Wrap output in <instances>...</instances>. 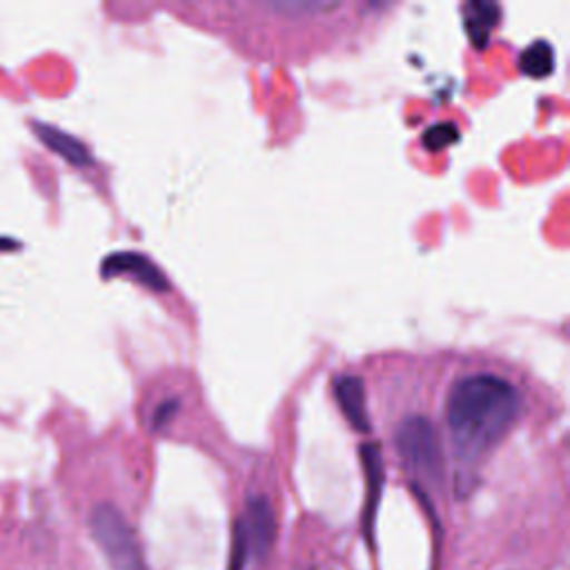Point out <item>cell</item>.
<instances>
[{"instance_id": "6da1fadb", "label": "cell", "mask_w": 570, "mask_h": 570, "mask_svg": "<svg viewBox=\"0 0 570 570\" xmlns=\"http://www.w3.org/2000/svg\"><path fill=\"white\" fill-rule=\"evenodd\" d=\"M523 407L517 383L497 372L459 376L445 396V425L461 459H479L512 428Z\"/></svg>"}, {"instance_id": "7a4b0ae2", "label": "cell", "mask_w": 570, "mask_h": 570, "mask_svg": "<svg viewBox=\"0 0 570 570\" xmlns=\"http://www.w3.org/2000/svg\"><path fill=\"white\" fill-rule=\"evenodd\" d=\"M396 454L407 474L425 488H439L443 481V452L441 439L423 414H412L401 421L394 432Z\"/></svg>"}, {"instance_id": "3957f363", "label": "cell", "mask_w": 570, "mask_h": 570, "mask_svg": "<svg viewBox=\"0 0 570 570\" xmlns=\"http://www.w3.org/2000/svg\"><path fill=\"white\" fill-rule=\"evenodd\" d=\"M89 528L111 570H149L138 539L118 508L109 503L96 505Z\"/></svg>"}, {"instance_id": "277c9868", "label": "cell", "mask_w": 570, "mask_h": 570, "mask_svg": "<svg viewBox=\"0 0 570 570\" xmlns=\"http://www.w3.org/2000/svg\"><path fill=\"white\" fill-rule=\"evenodd\" d=\"M234 532L240 537L247 557L265 561L276 534V519L269 501L265 497H252Z\"/></svg>"}, {"instance_id": "5b68a950", "label": "cell", "mask_w": 570, "mask_h": 570, "mask_svg": "<svg viewBox=\"0 0 570 570\" xmlns=\"http://www.w3.org/2000/svg\"><path fill=\"white\" fill-rule=\"evenodd\" d=\"M33 131L38 134V138H40L51 151H56L58 156H62V158L69 160L71 165H76V167H87V165L91 163V156H89L87 147H85L78 138L69 136L67 131H62V129H58V127H53V125H45V122H36V125H33Z\"/></svg>"}, {"instance_id": "8992f818", "label": "cell", "mask_w": 570, "mask_h": 570, "mask_svg": "<svg viewBox=\"0 0 570 570\" xmlns=\"http://www.w3.org/2000/svg\"><path fill=\"white\" fill-rule=\"evenodd\" d=\"M136 274L138 278H142L145 285L149 287H165L167 281L163 278V274L156 269V265H151L145 256L140 254H129V252H120V254H111L105 263H102V274L111 276V274Z\"/></svg>"}, {"instance_id": "52a82bcc", "label": "cell", "mask_w": 570, "mask_h": 570, "mask_svg": "<svg viewBox=\"0 0 570 570\" xmlns=\"http://www.w3.org/2000/svg\"><path fill=\"white\" fill-rule=\"evenodd\" d=\"M336 399L350 419V423L358 430H367L370 421L365 414V399H363V385L356 376H338L336 379Z\"/></svg>"}, {"instance_id": "ba28073f", "label": "cell", "mask_w": 570, "mask_h": 570, "mask_svg": "<svg viewBox=\"0 0 570 570\" xmlns=\"http://www.w3.org/2000/svg\"><path fill=\"white\" fill-rule=\"evenodd\" d=\"M465 24L476 45H485V38L490 33V27L497 22L499 7L492 2H470L465 4Z\"/></svg>"}, {"instance_id": "9c48e42d", "label": "cell", "mask_w": 570, "mask_h": 570, "mask_svg": "<svg viewBox=\"0 0 570 570\" xmlns=\"http://www.w3.org/2000/svg\"><path fill=\"white\" fill-rule=\"evenodd\" d=\"M519 67L523 73L528 76H537V78H543L552 71L554 67V53H552V47L546 42V40H537L532 42L530 47L523 49L521 58H519Z\"/></svg>"}, {"instance_id": "30bf717a", "label": "cell", "mask_w": 570, "mask_h": 570, "mask_svg": "<svg viewBox=\"0 0 570 570\" xmlns=\"http://www.w3.org/2000/svg\"><path fill=\"white\" fill-rule=\"evenodd\" d=\"M456 129L452 125H445V122H439L434 125L430 131H425V145H430L432 149L436 147H443L448 142H452L456 138Z\"/></svg>"}]
</instances>
